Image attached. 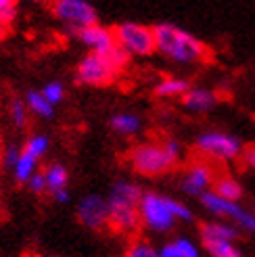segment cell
<instances>
[{"label": "cell", "mask_w": 255, "mask_h": 257, "mask_svg": "<svg viewBox=\"0 0 255 257\" xmlns=\"http://www.w3.org/2000/svg\"><path fill=\"white\" fill-rule=\"evenodd\" d=\"M63 94H65V90H63V86L59 82H53V84H48L44 90H42V96L50 102V105H57V102L63 100Z\"/></svg>", "instance_id": "obj_25"}, {"label": "cell", "mask_w": 255, "mask_h": 257, "mask_svg": "<svg viewBox=\"0 0 255 257\" xmlns=\"http://www.w3.org/2000/svg\"><path fill=\"white\" fill-rule=\"evenodd\" d=\"M53 13L69 25L73 34L96 25V11L84 0H57L53 3Z\"/></svg>", "instance_id": "obj_7"}, {"label": "cell", "mask_w": 255, "mask_h": 257, "mask_svg": "<svg viewBox=\"0 0 255 257\" xmlns=\"http://www.w3.org/2000/svg\"><path fill=\"white\" fill-rule=\"evenodd\" d=\"M128 61H130V55L119 44L109 53H90L80 61L75 78L86 86H109L125 69Z\"/></svg>", "instance_id": "obj_4"}, {"label": "cell", "mask_w": 255, "mask_h": 257, "mask_svg": "<svg viewBox=\"0 0 255 257\" xmlns=\"http://www.w3.org/2000/svg\"><path fill=\"white\" fill-rule=\"evenodd\" d=\"M28 109H32L40 117H50L53 115V105L42 96V92H30L28 94Z\"/></svg>", "instance_id": "obj_21"}, {"label": "cell", "mask_w": 255, "mask_h": 257, "mask_svg": "<svg viewBox=\"0 0 255 257\" xmlns=\"http://www.w3.org/2000/svg\"><path fill=\"white\" fill-rule=\"evenodd\" d=\"M25 257H44V255H38V253H32V255H25Z\"/></svg>", "instance_id": "obj_34"}, {"label": "cell", "mask_w": 255, "mask_h": 257, "mask_svg": "<svg viewBox=\"0 0 255 257\" xmlns=\"http://www.w3.org/2000/svg\"><path fill=\"white\" fill-rule=\"evenodd\" d=\"M201 201H203V205H205L209 211H213L215 215L228 217V220H232V222L240 224L243 228L251 230V232H255V213L245 211L238 203L224 201V199H220L218 195H213V192H209V190L205 192V195H201Z\"/></svg>", "instance_id": "obj_9"}, {"label": "cell", "mask_w": 255, "mask_h": 257, "mask_svg": "<svg viewBox=\"0 0 255 257\" xmlns=\"http://www.w3.org/2000/svg\"><path fill=\"white\" fill-rule=\"evenodd\" d=\"M55 199H57V201H61V203H63V201H67V199H69L67 190H61V192H57V195H55Z\"/></svg>", "instance_id": "obj_33"}, {"label": "cell", "mask_w": 255, "mask_h": 257, "mask_svg": "<svg viewBox=\"0 0 255 257\" xmlns=\"http://www.w3.org/2000/svg\"><path fill=\"white\" fill-rule=\"evenodd\" d=\"M30 188L36 192V195H42V192H46V180H44V174H34L32 180H30Z\"/></svg>", "instance_id": "obj_28"}, {"label": "cell", "mask_w": 255, "mask_h": 257, "mask_svg": "<svg viewBox=\"0 0 255 257\" xmlns=\"http://www.w3.org/2000/svg\"><path fill=\"white\" fill-rule=\"evenodd\" d=\"M213 195H218L224 201L236 203L240 197H243V188H240V184L236 182L234 178L220 176V178H215V182H213Z\"/></svg>", "instance_id": "obj_16"}, {"label": "cell", "mask_w": 255, "mask_h": 257, "mask_svg": "<svg viewBox=\"0 0 255 257\" xmlns=\"http://www.w3.org/2000/svg\"><path fill=\"white\" fill-rule=\"evenodd\" d=\"M243 161H245V165L247 168H251V170H255V145H249V147H245L243 149Z\"/></svg>", "instance_id": "obj_30"}, {"label": "cell", "mask_w": 255, "mask_h": 257, "mask_svg": "<svg viewBox=\"0 0 255 257\" xmlns=\"http://www.w3.org/2000/svg\"><path fill=\"white\" fill-rule=\"evenodd\" d=\"M197 151L201 153V157L207 159H234L240 153V143L230 136V134H222V132H207L201 134L197 140Z\"/></svg>", "instance_id": "obj_8"}, {"label": "cell", "mask_w": 255, "mask_h": 257, "mask_svg": "<svg viewBox=\"0 0 255 257\" xmlns=\"http://www.w3.org/2000/svg\"><path fill=\"white\" fill-rule=\"evenodd\" d=\"M46 149H48V140L44 136H30L28 143L23 147V153H28V155H32L34 159H40L46 153Z\"/></svg>", "instance_id": "obj_23"}, {"label": "cell", "mask_w": 255, "mask_h": 257, "mask_svg": "<svg viewBox=\"0 0 255 257\" xmlns=\"http://www.w3.org/2000/svg\"><path fill=\"white\" fill-rule=\"evenodd\" d=\"M155 46L161 55L182 63H207L211 61V48L203 44L199 38L188 34L176 25L159 23L153 28Z\"/></svg>", "instance_id": "obj_3"}, {"label": "cell", "mask_w": 255, "mask_h": 257, "mask_svg": "<svg viewBox=\"0 0 255 257\" xmlns=\"http://www.w3.org/2000/svg\"><path fill=\"white\" fill-rule=\"evenodd\" d=\"M199 234L203 242H232L238 236V230L230 224H220V222H203L199 226Z\"/></svg>", "instance_id": "obj_13"}, {"label": "cell", "mask_w": 255, "mask_h": 257, "mask_svg": "<svg viewBox=\"0 0 255 257\" xmlns=\"http://www.w3.org/2000/svg\"><path fill=\"white\" fill-rule=\"evenodd\" d=\"M174 245H176L178 253H180V257H199L197 247H195L188 238H178V240L174 242Z\"/></svg>", "instance_id": "obj_27"}, {"label": "cell", "mask_w": 255, "mask_h": 257, "mask_svg": "<svg viewBox=\"0 0 255 257\" xmlns=\"http://www.w3.org/2000/svg\"><path fill=\"white\" fill-rule=\"evenodd\" d=\"M75 36H78L86 46H90L92 53H109L111 48L117 46V40H115L113 30L103 28V25H98V23L90 25V28H86V30H80Z\"/></svg>", "instance_id": "obj_12"}, {"label": "cell", "mask_w": 255, "mask_h": 257, "mask_svg": "<svg viewBox=\"0 0 255 257\" xmlns=\"http://www.w3.org/2000/svg\"><path fill=\"white\" fill-rule=\"evenodd\" d=\"M117 44L125 50L128 55H151L155 53V34L153 28L140 23H119L113 28Z\"/></svg>", "instance_id": "obj_6"}, {"label": "cell", "mask_w": 255, "mask_h": 257, "mask_svg": "<svg viewBox=\"0 0 255 257\" xmlns=\"http://www.w3.org/2000/svg\"><path fill=\"white\" fill-rule=\"evenodd\" d=\"M36 161L38 159H34L32 155H28V153H23L21 151V155H19V159H17V163H15V178H17V182H30L32 180V176L36 174Z\"/></svg>", "instance_id": "obj_18"}, {"label": "cell", "mask_w": 255, "mask_h": 257, "mask_svg": "<svg viewBox=\"0 0 255 257\" xmlns=\"http://www.w3.org/2000/svg\"><path fill=\"white\" fill-rule=\"evenodd\" d=\"M9 34V25L3 21V19H0V42H3L5 40V36Z\"/></svg>", "instance_id": "obj_32"}, {"label": "cell", "mask_w": 255, "mask_h": 257, "mask_svg": "<svg viewBox=\"0 0 255 257\" xmlns=\"http://www.w3.org/2000/svg\"><path fill=\"white\" fill-rule=\"evenodd\" d=\"M78 220L90 230H109V205L96 195L86 197L78 205Z\"/></svg>", "instance_id": "obj_10"}, {"label": "cell", "mask_w": 255, "mask_h": 257, "mask_svg": "<svg viewBox=\"0 0 255 257\" xmlns=\"http://www.w3.org/2000/svg\"><path fill=\"white\" fill-rule=\"evenodd\" d=\"M11 117H13V123H15L17 127H25V125H28V119H30L28 105L21 102V100H13V105H11Z\"/></svg>", "instance_id": "obj_24"}, {"label": "cell", "mask_w": 255, "mask_h": 257, "mask_svg": "<svg viewBox=\"0 0 255 257\" xmlns=\"http://www.w3.org/2000/svg\"><path fill=\"white\" fill-rule=\"evenodd\" d=\"M190 217H193V213L182 203L161 197L157 192H145L143 201H140V220L145 226L157 230V232L170 230L178 220L188 222Z\"/></svg>", "instance_id": "obj_5"}, {"label": "cell", "mask_w": 255, "mask_h": 257, "mask_svg": "<svg viewBox=\"0 0 255 257\" xmlns=\"http://www.w3.org/2000/svg\"><path fill=\"white\" fill-rule=\"evenodd\" d=\"M190 90L186 80L180 78H163L157 86H155V94L161 98H172V96H184Z\"/></svg>", "instance_id": "obj_17"}, {"label": "cell", "mask_w": 255, "mask_h": 257, "mask_svg": "<svg viewBox=\"0 0 255 257\" xmlns=\"http://www.w3.org/2000/svg\"><path fill=\"white\" fill-rule=\"evenodd\" d=\"M111 127L119 134H134L138 132L140 127V119L136 117V115H130V113H121V115H115V117L111 119Z\"/></svg>", "instance_id": "obj_19"}, {"label": "cell", "mask_w": 255, "mask_h": 257, "mask_svg": "<svg viewBox=\"0 0 255 257\" xmlns=\"http://www.w3.org/2000/svg\"><path fill=\"white\" fill-rule=\"evenodd\" d=\"M218 102V94L213 90H203V88H190L182 96V105L190 111H207Z\"/></svg>", "instance_id": "obj_14"}, {"label": "cell", "mask_w": 255, "mask_h": 257, "mask_svg": "<svg viewBox=\"0 0 255 257\" xmlns=\"http://www.w3.org/2000/svg\"><path fill=\"white\" fill-rule=\"evenodd\" d=\"M125 161L140 176H163L172 172L180 161V145L172 138L157 143H143L128 151Z\"/></svg>", "instance_id": "obj_1"}, {"label": "cell", "mask_w": 255, "mask_h": 257, "mask_svg": "<svg viewBox=\"0 0 255 257\" xmlns=\"http://www.w3.org/2000/svg\"><path fill=\"white\" fill-rule=\"evenodd\" d=\"M19 155H21V153H19L15 147H9V149L3 153V161H5L7 165H11V168H15V163H17V159H19Z\"/></svg>", "instance_id": "obj_29"}, {"label": "cell", "mask_w": 255, "mask_h": 257, "mask_svg": "<svg viewBox=\"0 0 255 257\" xmlns=\"http://www.w3.org/2000/svg\"><path fill=\"white\" fill-rule=\"evenodd\" d=\"M253 211H255V207H253Z\"/></svg>", "instance_id": "obj_36"}, {"label": "cell", "mask_w": 255, "mask_h": 257, "mask_svg": "<svg viewBox=\"0 0 255 257\" xmlns=\"http://www.w3.org/2000/svg\"><path fill=\"white\" fill-rule=\"evenodd\" d=\"M145 192L140 186L130 182H117L107 199L109 205V230L117 234H136L143 220H140V201Z\"/></svg>", "instance_id": "obj_2"}, {"label": "cell", "mask_w": 255, "mask_h": 257, "mask_svg": "<svg viewBox=\"0 0 255 257\" xmlns=\"http://www.w3.org/2000/svg\"><path fill=\"white\" fill-rule=\"evenodd\" d=\"M0 161H3V151H0Z\"/></svg>", "instance_id": "obj_35"}, {"label": "cell", "mask_w": 255, "mask_h": 257, "mask_svg": "<svg viewBox=\"0 0 255 257\" xmlns=\"http://www.w3.org/2000/svg\"><path fill=\"white\" fill-rule=\"evenodd\" d=\"M42 174H44V180H46V190H48L53 197L57 195V192L65 190L69 176H67V170L63 168V165H59V163H50Z\"/></svg>", "instance_id": "obj_15"}, {"label": "cell", "mask_w": 255, "mask_h": 257, "mask_svg": "<svg viewBox=\"0 0 255 257\" xmlns=\"http://www.w3.org/2000/svg\"><path fill=\"white\" fill-rule=\"evenodd\" d=\"M123 257H161V255L153 249V245L147 242L145 238H134L130 245H128Z\"/></svg>", "instance_id": "obj_20"}, {"label": "cell", "mask_w": 255, "mask_h": 257, "mask_svg": "<svg viewBox=\"0 0 255 257\" xmlns=\"http://www.w3.org/2000/svg\"><path fill=\"white\" fill-rule=\"evenodd\" d=\"M203 247L209 251L211 257H243L232 242H224V240H220V242H203Z\"/></svg>", "instance_id": "obj_22"}, {"label": "cell", "mask_w": 255, "mask_h": 257, "mask_svg": "<svg viewBox=\"0 0 255 257\" xmlns=\"http://www.w3.org/2000/svg\"><path fill=\"white\" fill-rule=\"evenodd\" d=\"M213 182H215L213 168L207 161L197 159L186 168V174L182 178L180 186H182V190L190 192V195H205V188L213 186Z\"/></svg>", "instance_id": "obj_11"}, {"label": "cell", "mask_w": 255, "mask_h": 257, "mask_svg": "<svg viewBox=\"0 0 255 257\" xmlns=\"http://www.w3.org/2000/svg\"><path fill=\"white\" fill-rule=\"evenodd\" d=\"M159 255H161V257H180V253H178V249H176L174 242H170V245H165V247L159 251Z\"/></svg>", "instance_id": "obj_31"}, {"label": "cell", "mask_w": 255, "mask_h": 257, "mask_svg": "<svg viewBox=\"0 0 255 257\" xmlns=\"http://www.w3.org/2000/svg\"><path fill=\"white\" fill-rule=\"evenodd\" d=\"M15 15H17V5L13 0H0V19L9 25L15 19Z\"/></svg>", "instance_id": "obj_26"}]
</instances>
